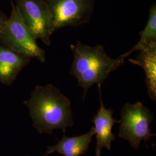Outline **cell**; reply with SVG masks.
Wrapping results in <instances>:
<instances>
[{"label": "cell", "mask_w": 156, "mask_h": 156, "mask_svg": "<svg viewBox=\"0 0 156 156\" xmlns=\"http://www.w3.org/2000/svg\"><path fill=\"white\" fill-rule=\"evenodd\" d=\"M154 116L151 110L141 102L126 103L121 109L119 138L127 140L138 149L142 140L146 142L156 136L151 132V123Z\"/></svg>", "instance_id": "cell-4"}, {"label": "cell", "mask_w": 156, "mask_h": 156, "mask_svg": "<svg viewBox=\"0 0 156 156\" xmlns=\"http://www.w3.org/2000/svg\"><path fill=\"white\" fill-rule=\"evenodd\" d=\"M36 41L12 2L11 16L0 32V44L20 55L44 62L45 51L39 47Z\"/></svg>", "instance_id": "cell-3"}, {"label": "cell", "mask_w": 156, "mask_h": 156, "mask_svg": "<svg viewBox=\"0 0 156 156\" xmlns=\"http://www.w3.org/2000/svg\"><path fill=\"white\" fill-rule=\"evenodd\" d=\"M24 104L29 109L33 126L40 134H52L55 129L65 133L75 124L71 101L51 84L35 87Z\"/></svg>", "instance_id": "cell-1"}, {"label": "cell", "mask_w": 156, "mask_h": 156, "mask_svg": "<svg viewBox=\"0 0 156 156\" xmlns=\"http://www.w3.org/2000/svg\"><path fill=\"white\" fill-rule=\"evenodd\" d=\"M20 17L35 39L51 44V16L45 0H15Z\"/></svg>", "instance_id": "cell-6"}, {"label": "cell", "mask_w": 156, "mask_h": 156, "mask_svg": "<svg viewBox=\"0 0 156 156\" xmlns=\"http://www.w3.org/2000/svg\"><path fill=\"white\" fill-rule=\"evenodd\" d=\"M97 85L100 94V108L97 111V115L93 116L91 122L94 124V128L96 135L95 155L100 156L103 147H106L108 151L111 149L112 142L116 138L115 135L112 133V128L115 123H119V122L116 119H113L114 111L111 108L106 109L105 107L102 100L101 84Z\"/></svg>", "instance_id": "cell-7"}, {"label": "cell", "mask_w": 156, "mask_h": 156, "mask_svg": "<svg viewBox=\"0 0 156 156\" xmlns=\"http://www.w3.org/2000/svg\"><path fill=\"white\" fill-rule=\"evenodd\" d=\"M128 61L143 69L149 97L151 100L156 101V42L140 50L135 59H129Z\"/></svg>", "instance_id": "cell-10"}, {"label": "cell", "mask_w": 156, "mask_h": 156, "mask_svg": "<svg viewBox=\"0 0 156 156\" xmlns=\"http://www.w3.org/2000/svg\"><path fill=\"white\" fill-rule=\"evenodd\" d=\"M140 39L134 47L119 57L126 58L135 51H140L156 42V5L154 3L149 11V19L145 28L140 33Z\"/></svg>", "instance_id": "cell-11"}, {"label": "cell", "mask_w": 156, "mask_h": 156, "mask_svg": "<svg viewBox=\"0 0 156 156\" xmlns=\"http://www.w3.org/2000/svg\"><path fill=\"white\" fill-rule=\"evenodd\" d=\"M94 135V127H92L87 133L78 136L68 137L64 134L56 145L48 147L47 151L44 156H48L55 152L64 156H80L89 150L90 144Z\"/></svg>", "instance_id": "cell-9"}, {"label": "cell", "mask_w": 156, "mask_h": 156, "mask_svg": "<svg viewBox=\"0 0 156 156\" xmlns=\"http://www.w3.org/2000/svg\"><path fill=\"white\" fill-rule=\"evenodd\" d=\"M73 61L70 74L77 79L78 86L83 89V101L90 88L95 84H101L113 71L123 66L125 58H112L103 46H90L80 41L70 45Z\"/></svg>", "instance_id": "cell-2"}, {"label": "cell", "mask_w": 156, "mask_h": 156, "mask_svg": "<svg viewBox=\"0 0 156 156\" xmlns=\"http://www.w3.org/2000/svg\"><path fill=\"white\" fill-rule=\"evenodd\" d=\"M51 16V35L60 28L89 22L95 0H45Z\"/></svg>", "instance_id": "cell-5"}, {"label": "cell", "mask_w": 156, "mask_h": 156, "mask_svg": "<svg viewBox=\"0 0 156 156\" xmlns=\"http://www.w3.org/2000/svg\"><path fill=\"white\" fill-rule=\"evenodd\" d=\"M8 19V18L7 16L0 9V32L5 26L6 23L7 22Z\"/></svg>", "instance_id": "cell-12"}, {"label": "cell", "mask_w": 156, "mask_h": 156, "mask_svg": "<svg viewBox=\"0 0 156 156\" xmlns=\"http://www.w3.org/2000/svg\"></svg>", "instance_id": "cell-13"}, {"label": "cell", "mask_w": 156, "mask_h": 156, "mask_svg": "<svg viewBox=\"0 0 156 156\" xmlns=\"http://www.w3.org/2000/svg\"><path fill=\"white\" fill-rule=\"evenodd\" d=\"M30 62V58L20 55L0 44V82L11 85L19 73Z\"/></svg>", "instance_id": "cell-8"}]
</instances>
